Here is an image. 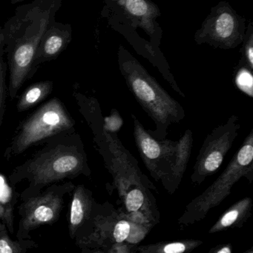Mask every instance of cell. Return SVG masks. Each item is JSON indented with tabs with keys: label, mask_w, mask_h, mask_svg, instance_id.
Instances as JSON below:
<instances>
[{
	"label": "cell",
	"mask_w": 253,
	"mask_h": 253,
	"mask_svg": "<svg viewBox=\"0 0 253 253\" xmlns=\"http://www.w3.org/2000/svg\"><path fill=\"white\" fill-rule=\"evenodd\" d=\"M74 126V120L62 102L56 98L51 99L25 120L8 152L12 156L20 154L36 143L71 130Z\"/></svg>",
	"instance_id": "obj_5"
},
{
	"label": "cell",
	"mask_w": 253,
	"mask_h": 253,
	"mask_svg": "<svg viewBox=\"0 0 253 253\" xmlns=\"http://www.w3.org/2000/svg\"><path fill=\"white\" fill-rule=\"evenodd\" d=\"M53 83L50 81L40 82L30 86L20 96L16 108L19 112L27 111L40 103L51 91Z\"/></svg>",
	"instance_id": "obj_17"
},
{
	"label": "cell",
	"mask_w": 253,
	"mask_h": 253,
	"mask_svg": "<svg viewBox=\"0 0 253 253\" xmlns=\"http://www.w3.org/2000/svg\"><path fill=\"white\" fill-rule=\"evenodd\" d=\"M62 0H34L16 7L14 15L2 28L4 47L8 58L11 99L34 71L37 47L48 28L55 22Z\"/></svg>",
	"instance_id": "obj_1"
},
{
	"label": "cell",
	"mask_w": 253,
	"mask_h": 253,
	"mask_svg": "<svg viewBox=\"0 0 253 253\" xmlns=\"http://www.w3.org/2000/svg\"><path fill=\"white\" fill-rule=\"evenodd\" d=\"M253 207L251 198L246 197L232 205L214 224L209 233H218L242 224L251 214Z\"/></svg>",
	"instance_id": "obj_15"
},
{
	"label": "cell",
	"mask_w": 253,
	"mask_h": 253,
	"mask_svg": "<svg viewBox=\"0 0 253 253\" xmlns=\"http://www.w3.org/2000/svg\"><path fill=\"white\" fill-rule=\"evenodd\" d=\"M246 253H253V251L252 248H251V249L250 250V251H248V252H247Z\"/></svg>",
	"instance_id": "obj_28"
},
{
	"label": "cell",
	"mask_w": 253,
	"mask_h": 253,
	"mask_svg": "<svg viewBox=\"0 0 253 253\" xmlns=\"http://www.w3.org/2000/svg\"><path fill=\"white\" fill-rule=\"evenodd\" d=\"M237 71L235 74V84L241 91L253 98V71L246 65L239 63Z\"/></svg>",
	"instance_id": "obj_19"
},
{
	"label": "cell",
	"mask_w": 253,
	"mask_h": 253,
	"mask_svg": "<svg viewBox=\"0 0 253 253\" xmlns=\"http://www.w3.org/2000/svg\"><path fill=\"white\" fill-rule=\"evenodd\" d=\"M74 188L71 182L52 185L42 193L26 198L21 205L17 237L23 240L34 229L55 222L62 211L64 196Z\"/></svg>",
	"instance_id": "obj_8"
},
{
	"label": "cell",
	"mask_w": 253,
	"mask_h": 253,
	"mask_svg": "<svg viewBox=\"0 0 253 253\" xmlns=\"http://www.w3.org/2000/svg\"><path fill=\"white\" fill-rule=\"evenodd\" d=\"M193 145V133L191 129H187L178 141L176 157L169 172L162 177V184L168 193L173 194L179 187L185 173Z\"/></svg>",
	"instance_id": "obj_13"
},
{
	"label": "cell",
	"mask_w": 253,
	"mask_h": 253,
	"mask_svg": "<svg viewBox=\"0 0 253 253\" xmlns=\"http://www.w3.org/2000/svg\"><path fill=\"white\" fill-rule=\"evenodd\" d=\"M127 218L115 220L114 216H97L95 219V229L85 244L92 242L100 243L104 240H111L115 245H123L125 242L138 243L144 239L147 233L144 224L134 221L126 215Z\"/></svg>",
	"instance_id": "obj_10"
},
{
	"label": "cell",
	"mask_w": 253,
	"mask_h": 253,
	"mask_svg": "<svg viewBox=\"0 0 253 253\" xmlns=\"http://www.w3.org/2000/svg\"><path fill=\"white\" fill-rule=\"evenodd\" d=\"M25 246L12 241L4 224H0V253H25Z\"/></svg>",
	"instance_id": "obj_20"
},
{
	"label": "cell",
	"mask_w": 253,
	"mask_h": 253,
	"mask_svg": "<svg viewBox=\"0 0 253 253\" xmlns=\"http://www.w3.org/2000/svg\"><path fill=\"white\" fill-rule=\"evenodd\" d=\"M4 47V35H3V30L1 27H0V60L1 58V52H2L3 48Z\"/></svg>",
	"instance_id": "obj_26"
},
{
	"label": "cell",
	"mask_w": 253,
	"mask_h": 253,
	"mask_svg": "<svg viewBox=\"0 0 253 253\" xmlns=\"http://www.w3.org/2000/svg\"><path fill=\"white\" fill-rule=\"evenodd\" d=\"M132 118L134 138L140 156L151 176L155 181H160L175 162L178 141L154 138L133 114Z\"/></svg>",
	"instance_id": "obj_9"
},
{
	"label": "cell",
	"mask_w": 253,
	"mask_h": 253,
	"mask_svg": "<svg viewBox=\"0 0 253 253\" xmlns=\"http://www.w3.org/2000/svg\"><path fill=\"white\" fill-rule=\"evenodd\" d=\"M4 63L0 60V121L2 118L5 99V84H4Z\"/></svg>",
	"instance_id": "obj_23"
},
{
	"label": "cell",
	"mask_w": 253,
	"mask_h": 253,
	"mask_svg": "<svg viewBox=\"0 0 253 253\" xmlns=\"http://www.w3.org/2000/svg\"><path fill=\"white\" fill-rule=\"evenodd\" d=\"M81 174L90 175L91 170L83 144L77 139L69 144L62 143L43 149L16 168L10 179L12 183L24 178L29 181L25 191L28 198L40 193L46 186Z\"/></svg>",
	"instance_id": "obj_3"
},
{
	"label": "cell",
	"mask_w": 253,
	"mask_h": 253,
	"mask_svg": "<svg viewBox=\"0 0 253 253\" xmlns=\"http://www.w3.org/2000/svg\"><path fill=\"white\" fill-rule=\"evenodd\" d=\"M104 129L108 133H117L123 126V120L117 109L113 108L111 114L103 118Z\"/></svg>",
	"instance_id": "obj_22"
},
{
	"label": "cell",
	"mask_w": 253,
	"mask_h": 253,
	"mask_svg": "<svg viewBox=\"0 0 253 253\" xmlns=\"http://www.w3.org/2000/svg\"><path fill=\"white\" fill-rule=\"evenodd\" d=\"M117 62L128 88L155 125V129L149 132L157 139L166 138L169 126L179 123L185 117L182 105L122 46L119 47Z\"/></svg>",
	"instance_id": "obj_2"
},
{
	"label": "cell",
	"mask_w": 253,
	"mask_h": 253,
	"mask_svg": "<svg viewBox=\"0 0 253 253\" xmlns=\"http://www.w3.org/2000/svg\"><path fill=\"white\" fill-rule=\"evenodd\" d=\"M72 40L70 24L53 22L45 33L37 47L34 61V70L42 63L56 59Z\"/></svg>",
	"instance_id": "obj_12"
},
{
	"label": "cell",
	"mask_w": 253,
	"mask_h": 253,
	"mask_svg": "<svg viewBox=\"0 0 253 253\" xmlns=\"http://www.w3.org/2000/svg\"><path fill=\"white\" fill-rule=\"evenodd\" d=\"M91 253H132V251L127 245L123 244V245H114L111 249L108 250L106 252L96 251V252Z\"/></svg>",
	"instance_id": "obj_24"
},
{
	"label": "cell",
	"mask_w": 253,
	"mask_h": 253,
	"mask_svg": "<svg viewBox=\"0 0 253 253\" xmlns=\"http://www.w3.org/2000/svg\"><path fill=\"white\" fill-rule=\"evenodd\" d=\"M108 5L117 7L135 28L140 27L152 39L156 35V19L160 9L151 0H103Z\"/></svg>",
	"instance_id": "obj_11"
},
{
	"label": "cell",
	"mask_w": 253,
	"mask_h": 253,
	"mask_svg": "<svg viewBox=\"0 0 253 253\" xmlns=\"http://www.w3.org/2000/svg\"><path fill=\"white\" fill-rule=\"evenodd\" d=\"M93 207L92 192L83 185L74 187L69 213V233L71 238L75 236L79 229L89 219Z\"/></svg>",
	"instance_id": "obj_14"
},
{
	"label": "cell",
	"mask_w": 253,
	"mask_h": 253,
	"mask_svg": "<svg viewBox=\"0 0 253 253\" xmlns=\"http://www.w3.org/2000/svg\"><path fill=\"white\" fill-rule=\"evenodd\" d=\"M149 189L144 184H135L120 196L129 215L141 212L146 215L147 212H151L153 196Z\"/></svg>",
	"instance_id": "obj_16"
},
{
	"label": "cell",
	"mask_w": 253,
	"mask_h": 253,
	"mask_svg": "<svg viewBox=\"0 0 253 253\" xmlns=\"http://www.w3.org/2000/svg\"><path fill=\"white\" fill-rule=\"evenodd\" d=\"M212 253H232L231 245L228 244V245H224L221 248L215 250Z\"/></svg>",
	"instance_id": "obj_25"
},
{
	"label": "cell",
	"mask_w": 253,
	"mask_h": 253,
	"mask_svg": "<svg viewBox=\"0 0 253 253\" xmlns=\"http://www.w3.org/2000/svg\"><path fill=\"white\" fill-rule=\"evenodd\" d=\"M242 47V56L239 63L243 64L253 70V27L250 22L248 31L245 32Z\"/></svg>",
	"instance_id": "obj_21"
},
{
	"label": "cell",
	"mask_w": 253,
	"mask_h": 253,
	"mask_svg": "<svg viewBox=\"0 0 253 253\" xmlns=\"http://www.w3.org/2000/svg\"><path fill=\"white\" fill-rule=\"evenodd\" d=\"M245 178L253 180V129L245 138L242 147L235 153L222 173L200 196L193 199L181 218V221H199L212 208L218 206L231 193L238 181Z\"/></svg>",
	"instance_id": "obj_4"
},
{
	"label": "cell",
	"mask_w": 253,
	"mask_h": 253,
	"mask_svg": "<svg viewBox=\"0 0 253 253\" xmlns=\"http://www.w3.org/2000/svg\"><path fill=\"white\" fill-rule=\"evenodd\" d=\"M240 128L239 118L233 114L227 123L216 126L208 134L196 159L191 175L192 182L202 184L221 168L239 135Z\"/></svg>",
	"instance_id": "obj_7"
},
{
	"label": "cell",
	"mask_w": 253,
	"mask_h": 253,
	"mask_svg": "<svg viewBox=\"0 0 253 253\" xmlns=\"http://www.w3.org/2000/svg\"><path fill=\"white\" fill-rule=\"evenodd\" d=\"M202 241L186 240L160 242L139 247L138 253H189L200 246Z\"/></svg>",
	"instance_id": "obj_18"
},
{
	"label": "cell",
	"mask_w": 253,
	"mask_h": 253,
	"mask_svg": "<svg viewBox=\"0 0 253 253\" xmlns=\"http://www.w3.org/2000/svg\"><path fill=\"white\" fill-rule=\"evenodd\" d=\"M25 1V0H11L12 4H16V3L21 2V1Z\"/></svg>",
	"instance_id": "obj_27"
},
{
	"label": "cell",
	"mask_w": 253,
	"mask_h": 253,
	"mask_svg": "<svg viewBox=\"0 0 253 253\" xmlns=\"http://www.w3.org/2000/svg\"><path fill=\"white\" fill-rule=\"evenodd\" d=\"M246 20L239 16L227 1H220L195 34L198 44H207L215 48L229 50L243 42Z\"/></svg>",
	"instance_id": "obj_6"
}]
</instances>
